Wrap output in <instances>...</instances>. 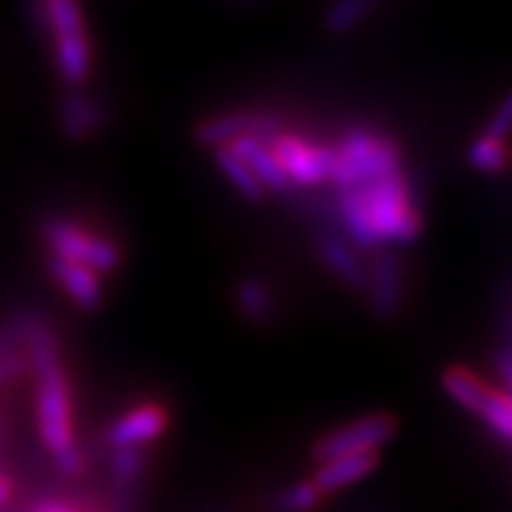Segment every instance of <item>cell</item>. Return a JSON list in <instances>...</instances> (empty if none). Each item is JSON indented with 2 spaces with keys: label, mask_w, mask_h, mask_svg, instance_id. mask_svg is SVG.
Listing matches in <instances>:
<instances>
[{
  "label": "cell",
  "mask_w": 512,
  "mask_h": 512,
  "mask_svg": "<svg viewBox=\"0 0 512 512\" xmlns=\"http://www.w3.org/2000/svg\"><path fill=\"white\" fill-rule=\"evenodd\" d=\"M340 217L345 233L361 249L382 243H413L421 233V217L408 196L403 173L340 191Z\"/></svg>",
  "instance_id": "cell-1"
},
{
  "label": "cell",
  "mask_w": 512,
  "mask_h": 512,
  "mask_svg": "<svg viewBox=\"0 0 512 512\" xmlns=\"http://www.w3.org/2000/svg\"><path fill=\"white\" fill-rule=\"evenodd\" d=\"M400 173V149L379 134H371L364 128H353L335 149V165H332L330 181L337 189H353L361 183L377 181V178Z\"/></svg>",
  "instance_id": "cell-2"
},
{
  "label": "cell",
  "mask_w": 512,
  "mask_h": 512,
  "mask_svg": "<svg viewBox=\"0 0 512 512\" xmlns=\"http://www.w3.org/2000/svg\"><path fill=\"white\" fill-rule=\"evenodd\" d=\"M45 16L55 34V58L63 81L76 87L89 79L92 71V53L84 32V16L74 0H53L45 6Z\"/></svg>",
  "instance_id": "cell-3"
},
{
  "label": "cell",
  "mask_w": 512,
  "mask_h": 512,
  "mask_svg": "<svg viewBox=\"0 0 512 512\" xmlns=\"http://www.w3.org/2000/svg\"><path fill=\"white\" fill-rule=\"evenodd\" d=\"M37 374V424H40L42 442L53 455L74 447L71 432V400H68V382L61 369V361L34 369Z\"/></svg>",
  "instance_id": "cell-4"
},
{
  "label": "cell",
  "mask_w": 512,
  "mask_h": 512,
  "mask_svg": "<svg viewBox=\"0 0 512 512\" xmlns=\"http://www.w3.org/2000/svg\"><path fill=\"white\" fill-rule=\"evenodd\" d=\"M45 238H48L55 259L89 267L97 275L113 272L121 264V251L113 241L100 236H87L79 225L68 223V220H58V217L48 220L45 223Z\"/></svg>",
  "instance_id": "cell-5"
},
{
  "label": "cell",
  "mask_w": 512,
  "mask_h": 512,
  "mask_svg": "<svg viewBox=\"0 0 512 512\" xmlns=\"http://www.w3.org/2000/svg\"><path fill=\"white\" fill-rule=\"evenodd\" d=\"M398 424L387 413H374V416L358 418L353 424L340 426L335 432L324 434L314 447V458L319 463L345 458V455H377L379 447H384L392 439Z\"/></svg>",
  "instance_id": "cell-6"
},
{
  "label": "cell",
  "mask_w": 512,
  "mask_h": 512,
  "mask_svg": "<svg viewBox=\"0 0 512 512\" xmlns=\"http://www.w3.org/2000/svg\"><path fill=\"white\" fill-rule=\"evenodd\" d=\"M270 149L275 152L280 168L290 183L301 186H319L330 181L332 165H335V149L311 144L301 136L277 134L270 142Z\"/></svg>",
  "instance_id": "cell-7"
},
{
  "label": "cell",
  "mask_w": 512,
  "mask_h": 512,
  "mask_svg": "<svg viewBox=\"0 0 512 512\" xmlns=\"http://www.w3.org/2000/svg\"><path fill=\"white\" fill-rule=\"evenodd\" d=\"M277 134H280V121L275 115L228 113L209 118V121L196 128V142H202L204 147L223 149L238 142L241 136H254V139H262L264 144H270Z\"/></svg>",
  "instance_id": "cell-8"
},
{
  "label": "cell",
  "mask_w": 512,
  "mask_h": 512,
  "mask_svg": "<svg viewBox=\"0 0 512 512\" xmlns=\"http://www.w3.org/2000/svg\"><path fill=\"white\" fill-rule=\"evenodd\" d=\"M168 426V413L160 405H139L110 426L108 442L115 450H142L155 442Z\"/></svg>",
  "instance_id": "cell-9"
},
{
  "label": "cell",
  "mask_w": 512,
  "mask_h": 512,
  "mask_svg": "<svg viewBox=\"0 0 512 512\" xmlns=\"http://www.w3.org/2000/svg\"><path fill=\"white\" fill-rule=\"evenodd\" d=\"M366 290L371 293V304L382 319L398 317L403 309V267L392 254H382L371 267Z\"/></svg>",
  "instance_id": "cell-10"
},
{
  "label": "cell",
  "mask_w": 512,
  "mask_h": 512,
  "mask_svg": "<svg viewBox=\"0 0 512 512\" xmlns=\"http://www.w3.org/2000/svg\"><path fill=\"white\" fill-rule=\"evenodd\" d=\"M230 149L241 157L249 170L254 173V178L259 181L264 191H288L290 181L285 178L280 162H277L275 152L270 149V144H264L262 139H254V136H241L238 142L230 144Z\"/></svg>",
  "instance_id": "cell-11"
},
{
  "label": "cell",
  "mask_w": 512,
  "mask_h": 512,
  "mask_svg": "<svg viewBox=\"0 0 512 512\" xmlns=\"http://www.w3.org/2000/svg\"><path fill=\"white\" fill-rule=\"evenodd\" d=\"M50 275L61 283L68 298L81 309H97L102 304V283L100 275L92 272L89 267H81L74 262H63V259H50Z\"/></svg>",
  "instance_id": "cell-12"
},
{
  "label": "cell",
  "mask_w": 512,
  "mask_h": 512,
  "mask_svg": "<svg viewBox=\"0 0 512 512\" xmlns=\"http://www.w3.org/2000/svg\"><path fill=\"white\" fill-rule=\"evenodd\" d=\"M379 463V455H345V458L327 460L319 465L317 476L311 484L317 486L319 494L340 492L345 486L356 484V481L366 479Z\"/></svg>",
  "instance_id": "cell-13"
},
{
  "label": "cell",
  "mask_w": 512,
  "mask_h": 512,
  "mask_svg": "<svg viewBox=\"0 0 512 512\" xmlns=\"http://www.w3.org/2000/svg\"><path fill=\"white\" fill-rule=\"evenodd\" d=\"M319 254H322V259L327 262V267H330L348 288L366 290L369 275H366L364 262H361V256H358V251L353 249L351 243H345L343 238L337 236H324L322 241H319Z\"/></svg>",
  "instance_id": "cell-14"
},
{
  "label": "cell",
  "mask_w": 512,
  "mask_h": 512,
  "mask_svg": "<svg viewBox=\"0 0 512 512\" xmlns=\"http://www.w3.org/2000/svg\"><path fill=\"white\" fill-rule=\"evenodd\" d=\"M61 126L68 139H87L102 126L100 105L87 95H68L61 108Z\"/></svg>",
  "instance_id": "cell-15"
},
{
  "label": "cell",
  "mask_w": 512,
  "mask_h": 512,
  "mask_svg": "<svg viewBox=\"0 0 512 512\" xmlns=\"http://www.w3.org/2000/svg\"><path fill=\"white\" fill-rule=\"evenodd\" d=\"M442 387L455 403L476 413L481 411V405L486 403L489 392H492V387H486L476 374H471L468 369H460V366H452L442 374Z\"/></svg>",
  "instance_id": "cell-16"
},
{
  "label": "cell",
  "mask_w": 512,
  "mask_h": 512,
  "mask_svg": "<svg viewBox=\"0 0 512 512\" xmlns=\"http://www.w3.org/2000/svg\"><path fill=\"white\" fill-rule=\"evenodd\" d=\"M217 165H220L225 178L233 183V189H236L246 202H262L264 189L259 186V181H256L254 173L249 170V165H246V162H243L233 149L230 147L217 149Z\"/></svg>",
  "instance_id": "cell-17"
},
{
  "label": "cell",
  "mask_w": 512,
  "mask_h": 512,
  "mask_svg": "<svg viewBox=\"0 0 512 512\" xmlns=\"http://www.w3.org/2000/svg\"><path fill=\"white\" fill-rule=\"evenodd\" d=\"M236 304L243 311V317L251 319V322H264V319L272 317V309H275V301H272L270 288L256 280V277H246L241 280L236 288Z\"/></svg>",
  "instance_id": "cell-18"
},
{
  "label": "cell",
  "mask_w": 512,
  "mask_h": 512,
  "mask_svg": "<svg viewBox=\"0 0 512 512\" xmlns=\"http://www.w3.org/2000/svg\"><path fill=\"white\" fill-rule=\"evenodd\" d=\"M374 11V3L371 0H343V3H335V6L324 14V29L332 34H345L356 29L366 16Z\"/></svg>",
  "instance_id": "cell-19"
},
{
  "label": "cell",
  "mask_w": 512,
  "mask_h": 512,
  "mask_svg": "<svg viewBox=\"0 0 512 512\" xmlns=\"http://www.w3.org/2000/svg\"><path fill=\"white\" fill-rule=\"evenodd\" d=\"M468 160L479 173H489V176H497L507 168V149L505 142H497L492 136H479L476 142L471 144V152H468Z\"/></svg>",
  "instance_id": "cell-20"
},
{
  "label": "cell",
  "mask_w": 512,
  "mask_h": 512,
  "mask_svg": "<svg viewBox=\"0 0 512 512\" xmlns=\"http://www.w3.org/2000/svg\"><path fill=\"white\" fill-rule=\"evenodd\" d=\"M479 416L481 421H484V424L489 426L499 439H502V442H507V439L512 437V405H510V398H507V392H499V390L489 392L486 403L481 405Z\"/></svg>",
  "instance_id": "cell-21"
},
{
  "label": "cell",
  "mask_w": 512,
  "mask_h": 512,
  "mask_svg": "<svg viewBox=\"0 0 512 512\" xmlns=\"http://www.w3.org/2000/svg\"><path fill=\"white\" fill-rule=\"evenodd\" d=\"M319 489L311 481H301V484H293L288 486L283 494H277L272 507L277 512H309L319 505Z\"/></svg>",
  "instance_id": "cell-22"
},
{
  "label": "cell",
  "mask_w": 512,
  "mask_h": 512,
  "mask_svg": "<svg viewBox=\"0 0 512 512\" xmlns=\"http://www.w3.org/2000/svg\"><path fill=\"white\" fill-rule=\"evenodd\" d=\"M142 452L139 450H115L113 455V473L115 479L134 481L142 473Z\"/></svg>",
  "instance_id": "cell-23"
},
{
  "label": "cell",
  "mask_w": 512,
  "mask_h": 512,
  "mask_svg": "<svg viewBox=\"0 0 512 512\" xmlns=\"http://www.w3.org/2000/svg\"><path fill=\"white\" fill-rule=\"evenodd\" d=\"M510 126H512V100L510 97H505L497 113H494V118L489 121L486 136H492V139H497V142H505L507 134H510Z\"/></svg>",
  "instance_id": "cell-24"
},
{
  "label": "cell",
  "mask_w": 512,
  "mask_h": 512,
  "mask_svg": "<svg viewBox=\"0 0 512 512\" xmlns=\"http://www.w3.org/2000/svg\"><path fill=\"white\" fill-rule=\"evenodd\" d=\"M55 465H58L66 476H79L81 468H84V455H81V450L76 445L68 447V450L55 455Z\"/></svg>",
  "instance_id": "cell-25"
},
{
  "label": "cell",
  "mask_w": 512,
  "mask_h": 512,
  "mask_svg": "<svg viewBox=\"0 0 512 512\" xmlns=\"http://www.w3.org/2000/svg\"><path fill=\"white\" fill-rule=\"evenodd\" d=\"M27 369V358L24 356H0V382H8V379L19 377L21 371Z\"/></svg>",
  "instance_id": "cell-26"
},
{
  "label": "cell",
  "mask_w": 512,
  "mask_h": 512,
  "mask_svg": "<svg viewBox=\"0 0 512 512\" xmlns=\"http://www.w3.org/2000/svg\"><path fill=\"white\" fill-rule=\"evenodd\" d=\"M8 497H11V481H8L6 476H0V505H3Z\"/></svg>",
  "instance_id": "cell-27"
},
{
  "label": "cell",
  "mask_w": 512,
  "mask_h": 512,
  "mask_svg": "<svg viewBox=\"0 0 512 512\" xmlns=\"http://www.w3.org/2000/svg\"><path fill=\"white\" fill-rule=\"evenodd\" d=\"M37 512H71L66 505H58V502H45V505L37 507Z\"/></svg>",
  "instance_id": "cell-28"
}]
</instances>
